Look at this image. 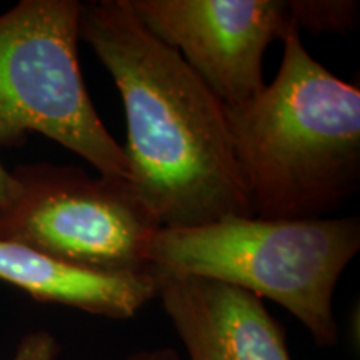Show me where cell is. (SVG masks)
Masks as SVG:
<instances>
[{"mask_svg":"<svg viewBox=\"0 0 360 360\" xmlns=\"http://www.w3.org/2000/svg\"><path fill=\"white\" fill-rule=\"evenodd\" d=\"M79 39L114 79L127 120L130 179L160 227L254 217L227 109L129 0L82 6Z\"/></svg>","mask_w":360,"mask_h":360,"instance_id":"6da1fadb","label":"cell"},{"mask_svg":"<svg viewBox=\"0 0 360 360\" xmlns=\"http://www.w3.org/2000/svg\"><path fill=\"white\" fill-rule=\"evenodd\" d=\"M277 77L227 110L254 217L322 219L360 187V90L315 60L299 30Z\"/></svg>","mask_w":360,"mask_h":360,"instance_id":"7a4b0ae2","label":"cell"},{"mask_svg":"<svg viewBox=\"0 0 360 360\" xmlns=\"http://www.w3.org/2000/svg\"><path fill=\"white\" fill-rule=\"evenodd\" d=\"M360 250L357 217H233L162 227L147 260L162 272L231 283L290 312L321 347L339 340L334 292Z\"/></svg>","mask_w":360,"mask_h":360,"instance_id":"3957f363","label":"cell"},{"mask_svg":"<svg viewBox=\"0 0 360 360\" xmlns=\"http://www.w3.org/2000/svg\"><path fill=\"white\" fill-rule=\"evenodd\" d=\"M79 0H22L0 15V146L37 132L105 177L129 160L94 107L79 65Z\"/></svg>","mask_w":360,"mask_h":360,"instance_id":"277c9868","label":"cell"},{"mask_svg":"<svg viewBox=\"0 0 360 360\" xmlns=\"http://www.w3.org/2000/svg\"><path fill=\"white\" fill-rule=\"evenodd\" d=\"M17 191L0 209V240L102 276L150 270L147 250L160 224L125 179L70 165H20Z\"/></svg>","mask_w":360,"mask_h":360,"instance_id":"5b68a950","label":"cell"},{"mask_svg":"<svg viewBox=\"0 0 360 360\" xmlns=\"http://www.w3.org/2000/svg\"><path fill=\"white\" fill-rule=\"evenodd\" d=\"M143 27L184 58L227 110L265 89L264 56L299 30L287 0H129Z\"/></svg>","mask_w":360,"mask_h":360,"instance_id":"8992f818","label":"cell"},{"mask_svg":"<svg viewBox=\"0 0 360 360\" xmlns=\"http://www.w3.org/2000/svg\"><path fill=\"white\" fill-rule=\"evenodd\" d=\"M152 272L187 360H292L285 328L260 297L212 278Z\"/></svg>","mask_w":360,"mask_h":360,"instance_id":"52a82bcc","label":"cell"},{"mask_svg":"<svg viewBox=\"0 0 360 360\" xmlns=\"http://www.w3.org/2000/svg\"><path fill=\"white\" fill-rule=\"evenodd\" d=\"M0 281L39 302L60 304L125 321L157 299L152 269L137 276H102L57 262L15 242L0 240Z\"/></svg>","mask_w":360,"mask_h":360,"instance_id":"ba28073f","label":"cell"},{"mask_svg":"<svg viewBox=\"0 0 360 360\" xmlns=\"http://www.w3.org/2000/svg\"><path fill=\"white\" fill-rule=\"evenodd\" d=\"M290 19L310 34H347L359 25L355 0H287Z\"/></svg>","mask_w":360,"mask_h":360,"instance_id":"9c48e42d","label":"cell"},{"mask_svg":"<svg viewBox=\"0 0 360 360\" xmlns=\"http://www.w3.org/2000/svg\"><path fill=\"white\" fill-rule=\"evenodd\" d=\"M60 344L49 330L39 328L22 337L11 360H57Z\"/></svg>","mask_w":360,"mask_h":360,"instance_id":"30bf717a","label":"cell"},{"mask_svg":"<svg viewBox=\"0 0 360 360\" xmlns=\"http://www.w3.org/2000/svg\"><path fill=\"white\" fill-rule=\"evenodd\" d=\"M124 360H180L177 350L170 347L160 349H143L127 355Z\"/></svg>","mask_w":360,"mask_h":360,"instance_id":"8fae6325","label":"cell"},{"mask_svg":"<svg viewBox=\"0 0 360 360\" xmlns=\"http://www.w3.org/2000/svg\"><path fill=\"white\" fill-rule=\"evenodd\" d=\"M17 191V180L11 170L4 167L0 162V209L6 207L12 200L13 193Z\"/></svg>","mask_w":360,"mask_h":360,"instance_id":"7c38bea8","label":"cell"}]
</instances>
